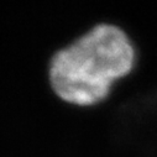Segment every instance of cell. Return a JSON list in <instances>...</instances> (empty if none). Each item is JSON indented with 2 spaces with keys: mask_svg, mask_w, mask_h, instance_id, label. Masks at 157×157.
Listing matches in <instances>:
<instances>
[{
  "mask_svg": "<svg viewBox=\"0 0 157 157\" xmlns=\"http://www.w3.org/2000/svg\"><path fill=\"white\" fill-rule=\"evenodd\" d=\"M135 47L119 26L101 22L56 50L47 67L48 83L57 98L74 106L105 100L113 86L130 74Z\"/></svg>",
  "mask_w": 157,
  "mask_h": 157,
  "instance_id": "cell-1",
  "label": "cell"
}]
</instances>
